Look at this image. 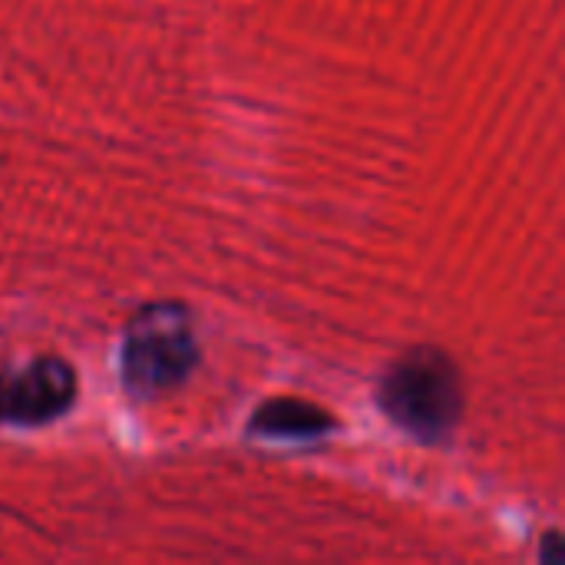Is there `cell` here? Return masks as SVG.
Here are the masks:
<instances>
[{"label":"cell","mask_w":565,"mask_h":565,"mask_svg":"<svg viewBox=\"0 0 565 565\" xmlns=\"http://www.w3.org/2000/svg\"><path fill=\"white\" fill-rule=\"evenodd\" d=\"M76 371L63 358H33L0 367V424L43 427L76 401Z\"/></svg>","instance_id":"cell-3"},{"label":"cell","mask_w":565,"mask_h":565,"mask_svg":"<svg viewBox=\"0 0 565 565\" xmlns=\"http://www.w3.org/2000/svg\"><path fill=\"white\" fill-rule=\"evenodd\" d=\"M377 404L411 437L440 440L463 414L460 371L440 348H411L384 371Z\"/></svg>","instance_id":"cell-1"},{"label":"cell","mask_w":565,"mask_h":565,"mask_svg":"<svg viewBox=\"0 0 565 565\" xmlns=\"http://www.w3.org/2000/svg\"><path fill=\"white\" fill-rule=\"evenodd\" d=\"M563 556L565 553H563V543H559V536H556V533H550V536H546V553H543L540 559H543V563H559Z\"/></svg>","instance_id":"cell-5"},{"label":"cell","mask_w":565,"mask_h":565,"mask_svg":"<svg viewBox=\"0 0 565 565\" xmlns=\"http://www.w3.org/2000/svg\"><path fill=\"white\" fill-rule=\"evenodd\" d=\"M331 430H338L334 414L301 397L265 401L248 420V434L268 440H318L328 437Z\"/></svg>","instance_id":"cell-4"},{"label":"cell","mask_w":565,"mask_h":565,"mask_svg":"<svg viewBox=\"0 0 565 565\" xmlns=\"http://www.w3.org/2000/svg\"><path fill=\"white\" fill-rule=\"evenodd\" d=\"M199 361L192 311L179 301H156L132 315L119 344V374L136 401L179 387Z\"/></svg>","instance_id":"cell-2"}]
</instances>
